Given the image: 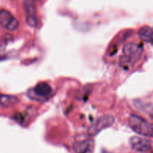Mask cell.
<instances>
[{"label":"cell","instance_id":"obj_1","mask_svg":"<svg viewBox=\"0 0 153 153\" xmlns=\"http://www.w3.org/2000/svg\"><path fill=\"white\" fill-rule=\"evenodd\" d=\"M143 48L140 45L128 43L124 46L123 53L119 60V64L125 70L134 67L141 58Z\"/></svg>","mask_w":153,"mask_h":153},{"label":"cell","instance_id":"obj_2","mask_svg":"<svg viewBox=\"0 0 153 153\" xmlns=\"http://www.w3.org/2000/svg\"><path fill=\"white\" fill-rule=\"evenodd\" d=\"M128 126L134 132L140 135L149 137H152L153 127L152 123L138 115H130L128 118Z\"/></svg>","mask_w":153,"mask_h":153},{"label":"cell","instance_id":"obj_3","mask_svg":"<svg viewBox=\"0 0 153 153\" xmlns=\"http://www.w3.org/2000/svg\"><path fill=\"white\" fill-rule=\"evenodd\" d=\"M114 117L111 115H104L97 118L88 128V134L95 136L104 128L111 126L114 123Z\"/></svg>","mask_w":153,"mask_h":153},{"label":"cell","instance_id":"obj_4","mask_svg":"<svg viewBox=\"0 0 153 153\" xmlns=\"http://www.w3.org/2000/svg\"><path fill=\"white\" fill-rule=\"evenodd\" d=\"M0 25L9 31H15L19 28V22L11 13L6 10H0Z\"/></svg>","mask_w":153,"mask_h":153},{"label":"cell","instance_id":"obj_5","mask_svg":"<svg viewBox=\"0 0 153 153\" xmlns=\"http://www.w3.org/2000/svg\"><path fill=\"white\" fill-rule=\"evenodd\" d=\"M130 144L134 150L141 153H147L152 149V142L146 138L132 137L130 138Z\"/></svg>","mask_w":153,"mask_h":153},{"label":"cell","instance_id":"obj_6","mask_svg":"<svg viewBox=\"0 0 153 153\" xmlns=\"http://www.w3.org/2000/svg\"><path fill=\"white\" fill-rule=\"evenodd\" d=\"M26 22L29 26L34 27L37 24V12L34 0H25L24 2Z\"/></svg>","mask_w":153,"mask_h":153},{"label":"cell","instance_id":"obj_7","mask_svg":"<svg viewBox=\"0 0 153 153\" xmlns=\"http://www.w3.org/2000/svg\"><path fill=\"white\" fill-rule=\"evenodd\" d=\"M73 149L75 153H94V141L92 139L78 141L73 143Z\"/></svg>","mask_w":153,"mask_h":153},{"label":"cell","instance_id":"obj_8","mask_svg":"<svg viewBox=\"0 0 153 153\" xmlns=\"http://www.w3.org/2000/svg\"><path fill=\"white\" fill-rule=\"evenodd\" d=\"M34 99L37 97L45 98L52 93V88L46 82H40L38 83L32 90Z\"/></svg>","mask_w":153,"mask_h":153},{"label":"cell","instance_id":"obj_9","mask_svg":"<svg viewBox=\"0 0 153 153\" xmlns=\"http://www.w3.org/2000/svg\"><path fill=\"white\" fill-rule=\"evenodd\" d=\"M138 35L143 41L152 43L153 40L152 28L150 26H143L139 30Z\"/></svg>","mask_w":153,"mask_h":153},{"label":"cell","instance_id":"obj_10","mask_svg":"<svg viewBox=\"0 0 153 153\" xmlns=\"http://www.w3.org/2000/svg\"><path fill=\"white\" fill-rule=\"evenodd\" d=\"M18 102V99L14 96L0 94V105L10 107Z\"/></svg>","mask_w":153,"mask_h":153}]
</instances>
